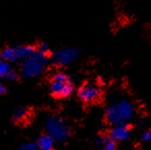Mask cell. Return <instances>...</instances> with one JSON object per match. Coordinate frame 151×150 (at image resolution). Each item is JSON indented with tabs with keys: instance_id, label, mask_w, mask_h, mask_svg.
<instances>
[{
	"instance_id": "cell-1",
	"label": "cell",
	"mask_w": 151,
	"mask_h": 150,
	"mask_svg": "<svg viewBox=\"0 0 151 150\" xmlns=\"http://www.w3.org/2000/svg\"><path fill=\"white\" fill-rule=\"evenodd\" d=\"M134 108L132 102L125 98H119L108 107L106 118L112 125L126 124L134 116Z\"/></svg>"
},
{
	"instance_id": "cell-2",
	"label": "cell",
	"mask_w": 151,
	"mask_h": 150,
	"mask_svg": "<svg viewBox=\"0 0 151 150\" xmlns=\"http://www.w3.org/2000/svg\"><path fill=\"white\" fill-rule=\"evenodd\" d=\"M48 65V54L40 51H33L26 59L22 61L21 71L24 77L35 78L42 75Z\"/></svg>"
},
{
	"instance_id": "cell-3",
	"label": "cell",
	"mask_w": 151,
	"mask_h": 150,
	"mask_svg": "<svg viewBox=\"0 0 151 150\" xmlns=\"http://www.w3.org/2000/svg\"><path fill=\"white\" fill-rule=\"evenodd\" d=\"M45 128L47 135L52 137L55 142L65 141L70 133L67 123L58 116L49 117L45 124Z\"/></svg>"
},
{
	"instance_id": "cell-4",
	"label": "cell",
	"mask_w": 151,
	"mask_h": 150,
	"mask_svg": "<svg viewBox=\"0 0 151 150\" xmlns=\"http://www.w3.org/2000/svg\"><path fill=\"white\" fill-rule=\"evenodd\" d=\"M51 92L57 97H67L73 91V84L70 78L63 73H56L53 75L50 82Z\"/></svg>"
},
{
	"instance_id": "cell-5",
	"label": "cell",
	"mask_w": 151,
	"mask_h": 150,
	"mask_svg": "<svg viewBox=\"0 0 151 150\" xmlns=\"http://www.w3.org/2000/svg\"><path fill=\"white\" fill-rule=\"evenodd\" d=\"M33 49L27 46H14L4 49L1 53V57L3 60L7 62H18L26 59L32 52Z\"/></svg>"
},
{
	"instance_id": "cell-6",
	"label": "cell",
	"mask_w": 151,
	"mask_h": 150,
	"mask_svg": "<svg viewBox=\"0 0 151 150\" xmlns=\"http://www.w3.org/2000/svg\"><path fill=\"white\" fill-rule=\"evenodd\" d=\"M79 57V50L75 48H62L53 55V61L59 66H66L75 62Z\"/></svg>"
},
{
	"instance_id": "cell-7",
	"label": "cell",
	"mask_w": 151,
	"mask_h": 150,
	"mask_svg": "<svg viewBox=\"0 0 151 150\" xmlns=\"http://www.w3.org/2000/svg\"><path fill=\"white\" fill-rule=\"evenodd\" d=\"M101 88L97 84H85L79 90V96L84 102H94L101 97Z\"/></svg>"
},
{
	"instance_id": "cell-8",
	"label": "cell",
	"mask_w": 151,
	"mask_h": 150,
	"mask_svg": "<svg viewBox=\"0 0 151 150\" xmlns=\"http://www.w3.org/2000/svg\"><path fill=\"white\" fill-rule=\"evenodd\" d=\"M130 129L127 124H119V125H114L112 128L111 133H110V138L113 139L114 141H124L129 137Z\"/></svg>"
},
{
	"instance_id": "cell-9",
	"label": "cell",
	"mask_w": 151,
	"mask_h": 150,
	"mask_svg": "<svg viewBox=\"0 0 151 150\" xmlns=\"http://www.w3.org/2000/svg\"><path fill=\"white\" fill-rule=\"evenodd\" d=\"M0 78L5 80H14L16 78V71L11 66L9 62L5 60H0Z\"/></svg>"
},
{
	"instance_id": "cell-10",
	"label": "cell",
	"mask_w": 151,
	"mask_h": 150,
	"mask_svg": "<svg viewBox=\"0 0 151 150\" xmlns=\"http://www.w3.org/2000/svg\"><path fill=\"white\" fill-rule=\"evenodd\" d=\"M36 144H37L40 150H53L55 146V140L46 133L38 138Z\"/></svg>"
},
{
	"instance_id": "cell-11",
	"label": "cell",
	"mask_w": 151,
	"mask_h": 150,
	"mask_svg": "<svg viewBox=\"0 0 151 150\" xmlns=\"http://www.w3.org/2000/svg\"><path fill=\"white\" fill-rule=\"evenodd\" d=\"M96 145L99 150H116V143L111 138H99L96 141Z\"/></svg>"
},
{
	"instance_id": "cell-12",
	"label": "cell",
	"mask_w": 151,
	"mask_h": 150,
	"mask_svg": "<svg viewBox=\"0 0 151 150\" xmlns=\"http://www.w3.org/2000/svg\"><path fill=\"white\" fill-rule=\"evenodd\" d=\"M27 110L25 108H18L14 111V114H13V119L14 121L16 122H20V121L24 120V119L27 117Z\"/></svg>"
},
{
	"instance_id": "cell-13",
	"label": "cell",
	"mask_w": 151,
	"mask_h": 150,
	"mask_svg": "<svg viewBox=\"0 0 151 150\" xmlns=\"http://www.w3.org/2000/svg\"><path fill=\"white\" fill-rule=\"evenodd\" d=\"M17 150H40L36 143H26L21 145Z\"/></svg>"
},
{
	"instance_id": "cell-14",
	"label": "cell",
	"mask_w": 151,
	"mask_h": 150,
	"mask_svg": "<svg viewBox=\"0 0 151 150\" xmlns=\"http://www.w3.org/2000/svg\"><path fill=\"white\" fill-rule=\"evenodd\" d=\"M37 51H40V52H42V53H45V54H48L50 50H49V46L47 44H40L37 48Z\"/></svg>"
},
{
	"instance_id": "cell-15",
	"label": "cell",
	"mask_w": 151,
	"mask_h": 150,
	"mask_svg": "<svg viewBox=\"0 0 151 150\" xmlns=\"http://www.w3.org/2000/svg\"><path fill=\"white\" fill-rule=\"evenodd\" d=\"M142 140L143 141H151V129H148V131H144L142 135Z\"/></svg>"
},
{
	"instance_id": "cell-16",
	"label": "cell",
	"mask_w": 151,
	"mask_h": 150,
	"mask_svg": "<svg viewBox=\"0 0 151 150\" xmlns=\"http://www.w3.org/2000/svg\"><path fill=\"white\" fill-rule=\"evenodd\" d=\"M5 92V88H4V86L2 85V84L0 83V95H1V94H3Z\"/></svg>"
},
{
	"instance_id": "cell-17",
	"label": "cell",
	"mask_w": 151,
	"mask_h": 150,
	"mask_svg": "<svg viewBox=\"0 0 151 150\" xmlns=\"http://www.w3.org/2000/svg\"><path fill=\"white\" fill-rule=\"evenodd\" d=\"M129 150H140L139 148H132V149H129Z\"/></svg>"
}]
</instances>
